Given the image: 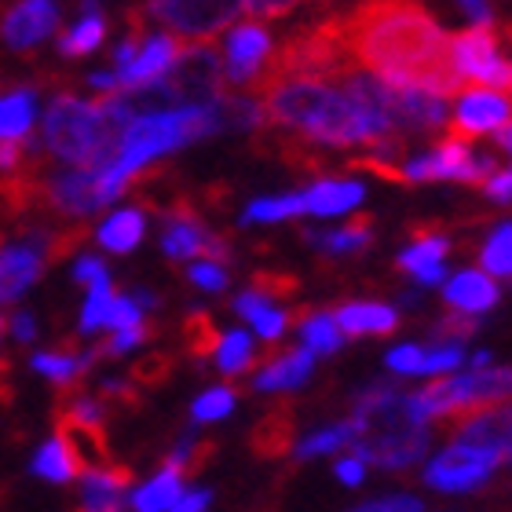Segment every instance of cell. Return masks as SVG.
I'll return each instance as SVG.
<instances>
[{"mask_svg":"<svg viewBox=\"0 0 512 512\" xmlns=\"http://www.w3.org/2000/svg\"><path fill=\"white\" fill-rule=\"evenodd\" d=\"M337 41L355 70L392 88H417L447 99L461 92L450 37L421 0H363L333 19Z\"/></svg>","mask_w":512,"mask_h":512,"instance_id":"6da1fadb","label":"cell"},{"mask_svg":"<svg viewBox=\"0 0 512 512\" xmlns=\"http://www.w3.org/2000/svg\"><path fill=\"white\" fill-rule=\"evenodd\" d=\"M264 118L275 125L297 128L308 139L330 147H399L395 125L377 103V81L363 70H352L333 81L319 77H289V81H260Z\"/></svg>","mask_w":512,"mask_h":512,"instance_id":"7a4b0ae2","label":"cell"},{"mask_svg":"<svg viewBox=\"0 0 512 512\" xmlns=\"http://www.w3.org/2000/svg\"><path fill=\"white\" fill-rule=\"evenodd\" d=\"M118 132H110L96 103L77 96H55L44 114V147L74 169H107L118 150Z\"/></svg>","mask_w":512,"mask_h":512,"instance_id":"3957f363","label":"cell"},{"mask_svg":"<svg viewBox=\"0 0 512 512\" xmlns=\"http://www.w3.org/2000/svg\"><path fill=\"white\" fill-rule=\"evenodd\" d=\"M512 403V366H487V370H458L439 377L421 392H410V406L421 425L443 417H465L487 406Z\"/></svg>","mask_w":512,"mask_h":512,"instance_id":"277c9868","label":"cell"},{"mask_svg":"<svg viewBox=\"0 0 512 512\" xmlns=\"http://www.w3.org/2000/svg\"><path fill=\"white\" fill-rule=\"evenodd\" d=\"M74 242L77 235H52V231H26L15 242H4L0 246V304H15L26 297L44 275V267Z\"/></svg>","mask_w":512,"mask_h":512,"instance_id":"5b68a950","label":"cell"},{"mask_svg":"<svg viewBox=\"0 0 512 512\" xmlns=\"http://www.w3.org/2000/svg\"><path fill=\"white\" fill-rule=\"evenodd\" d=\"M502 465H505V458H498L491 450H480V447H469V443H454V439H450L447 447L436 450L432 458H425L421 480L439 494H472V491H480V487H487Z\"/></svg>","mask_w":512,"mask_h":512,"instance_id":"8992f818","label":"cell"},{"mask_svg":"<svg viewBox=\"0 0 512 512\" xmlns=\"http://www.w3.org/2000/svg\"><path fill=\"white\" fill-rule=\"evenodd\" d=\"M147 11L169 26L172 37L209 44L242 15V0H147Z\"/></svg>","mask_w":512,"mask_h":512,"instance_id":"52a82bcc","label":"cell"},{"mask_svg":"<svg viewBox=\"0 0 512 512\" xmlns=\"http://www.w3.org/2000/svg\"><path fill=\"white\" fill-rule=\"evenodd\" d=\"M494 158L472 154L469 143L461 139H443L432 154L410 161L399 169V183H425V180H465V183H487L494 176Z\"/></svg>","mask_w":512,"mask_h":512,"instance_id":"ba28073f","label":"cell"},{"mask_svg":"<svg viewBox=\"0 0 512 512\" xmlns=\"http://www.w3.org/2000/svg\"><path fill=\"white\" fill-rule=\"evenodd\" d=\"M450 52H454V66H458L461 81H480V85L502 88L512 81V66L505 63V55L498 52V33L494 26H472V30L450 37Z\"/></svg>","mask_w":512,"mask_h":512,"instance_id":"9c48e42d","label":"cell"},{"mask_svg":"<svg viewBox=\"0 0 512 512\" xmlns=\"http://www.w3.org/2000/svg\"><path fill=\"white\" fill-rule=\"evenodd\" d=\"M33 194H41L59 216L70 220H85V216L107 209L103 194H99V169H66L44 176L41 183L33 180Z\"/></svg>","mask_w":512,"mask_h":512,"instance_id":"30bf717a","label":"cell"},{"mask_svg":"<svg viewBox=\"0 0 512 512\" xmlns=\"http://www.w3.org/2000/svg\"><path fill=\"white\" fill-rule=\"evenodd\" d=\"M377 103L388 114V121L403 132H432L447 121V103L432 92H417V88H392L377 81Z\"/></svg>","mask_w":512,"mask_h":512,"instance_id":"8fae6325","label":"cell"},{"mask_svg":"<svg viewBox=\"0 0 512 512\" xmlns=\"http://www.w3.org/2000/svg\"><path fill=\"white\" fill-rule=\"evenodd\" d=\"M161 249L169 260H224L227 246L216 235L205 231V224L191 209H172L165 216V231H161Z\"/></svg>","mask_w":512,"mask_h":512,"instance_id":"7c38bea8","label":"cell"},{"mask_svg":"<svg viewBox=\"0 0 512 512\" xmlns=\"http://www.w3.org/2000/svg\"><path fill=\"white\" fill-rule=\"evenodd\" d=\"M512 121V103L502 99L491 88H476L469 96H461L454 121H450V139L472 143L476 136H487L494 128H505Z\"/></svg>","mask_w":512,"mask_h":512,"instance_id":"4fadbf2b","label":"cell"},{"mask_svg":"<svg viewBox=\"0 0 512 512\" xmlns=\"http://www.w3.org/2000/svg\"><path fill=\"white\" fill-rule=\"evenodd\" d=\"M267 59H271V37L264 26L242 22L235 33L227 37V59H224V85H256V77L264 74Z\"/></svg>","mask_w":512,"mask_h":512,"instance_id":"5bb4252c","label":"cell"},{"mask_svg":"<svg viewBox=\"0 0 512 512\" xmlns=\"http://www.w3.org/2000/svg\"><path fill=\"white\" fill-rule=\"evenodd\" d=\"M454 443H469V447L491 450L498 458H505L509 465L512 458V403L487 406V410H476V414H465L454 425Z\"/></svg>","mask_w":512,"mask_h":512,"instance_id":"9a60e30c","label":"cell"},{"mask_svg":"<svg viewBox=\"0 0 512 512\" xmlns=\"http://www.w3.org/2000/svg\"><path fill=\"white\" fill-rule=\"evenodd\" d=\"M59 26V8L55 0H19L15 8H8L4 22H0V37L15 52H30Z\"/></svg>","mask_w":512,"mask_h":512,"instance_id":"2e32d148","label":"cell"},{"mask_svg":"<svg viewBox=\"0 0 512 512\" xmlns=\"http://www.w3.org/2000/svg\"><path fill=\"white\" fill-rule=\"evenodd\" d=\"M187 52V44L180 37H172V33H161V37H150L139 55L132 63L121 70L118 77V88H139V85H154L161 77H169V70L180 63V55Z\"/></svg>","mask_w":512,"mask_h":512,"instance_id":"e0dca14e","label":"cell"},{"mask_svg":"<svg viewBox=\"0 0 512 512\" xmlns=\"http://www.w3.org/2000/svg\"><path fill=\"white\" fill-rule=\"evenodd\" d=\"M128 472L114 465H96L81 472L77 512H125L128 509Z\"/></svg>","mask_w":512,"mask_h":512,"instance_id":"ac0fdd59","label":"cell"},{"mask_svg":"<svg viewBox=\"0 0 512 512\" xmlns=\"http://www.w3.org/2000/svg\"><path fill=\"white\" fill-rule=\"evenodd\" d=\"M498 297H502L498 282L483 271H458L443 282V300H447L450 315H465V319L487 315L498 304Z\"/></svg>","mask_w":512,"mask_h":512,"instance_id":"d6986e66","label":"cell"},{"mask_svg":"<svg viewBox=\"0 0 512 512\" xmlns=\"http://www.w3.org/2000/svg\"><path fill=\"white\" fill-rule=\"evenodd\" d=\"M311 370H315V355L304 352V348H289V352H278L275 359H267L249 384H253V392H264V395H286V392H297L304 384L311 381Z\"/></svg>","mask_w":512,"mask_h":512,"instance_id":"ffe728a7","label":"cell"},{"mask_svg":"<svg viewBox=\"0 0 512 512\" xmlns=\"http://www.w3.org/2000/svg\"><path fill=\"white\" fill-rule=\"evenodd\" d=\"M447 253H450V238L447 235H432V231H417L414 242L399 253L395 264L403 267L406 275L414 278L417 286H439L447 282Z\"/></svg>","mask_w":512,"mask_h":512,"instance_id":"44dd1931","label":"cell"},{"mask_svg":"<svg viewBox=\"0 0 512 512\" xmlns=\"http://www.w3.org/2000/svg\"><path fill=\"white\" fill-rule=\"evenodd\" d=\"M344 337H384L399 326V311L381 300H348L333 311Z\"/></svg>","mask_w":512,"mask_h":512,"instance_id":"7402d4cb","label":"cell"},{"mask_svg":"<svg viewBox=\"0 0 512 512\" xmlns=\"http://www.w3.org/2000/svg\"><path fill=\"white\" fill-rule=\"evenodd\" d=\"M99 359V352H74V348H44V352L30 355V370L37 377H44L55 388H70L81 374L92 370V363Z\"/></svg>","mask_w":512,"mask_h":512,"instance_id":"603a6c76","label":"cell"},{"mask_svg":"<svg viewBox=\"0 0 512 512\" xmlns=\"http://www.w3.org/2000/svg\"><path fill=\"white\" fill-rule=\"evenodd\" d=\"M30 472L37 476V480H44V483H74V480H81V461H77V454H74V447L66 443V436L63 432H55V436H48L41 443V447L33 450V458H30Z\"/></svg>","mask_w":512,"mask_h":512,"instance_id":"cb8c5ba5","label":"cell"},{"mask_svg":"<svg viewBox=\"0 0 512 512\" xmlns=\"http://www.w3.org/2000/svg\"><path fill=\"white\" fill-rule=\"evenodd\" d=\"M363 436V425L355 417H344V421H333L326 428H315L304 439L293 443V458L311 461V458H326V454H348V450L359 443Z\"/></svg>","mask_w":512,"mask_h":512,"instance_id":"d4e9b609","label":"cell"},{"mask_svg":"<svg viewBox=\"0 0 512 512\" xmlns=\"http://www.w3.org/2000/svg\"><path fill=\"white\" fill-rule=\"evenodd\" d=\"M363 194H366L363 183L355 180H319L311 183L300 198H304V213L311 216H344L352 213V209H359Z\"/></svg>","mask_w":512,"mask_h":512,"instance_id":"484cf974","label":"cell"},{"mask_svg":"<svg viewBox=\"0 0 512 512\" xmlns=\"http://www.w3.org/2000/svg\"><path fill=\"white\" fill-rule=\"evenodd\" d=\"M183 491H187L183 472L165 469V465H161L150 480H143L139 487H132V491H128V509H132V512H169L172 505L180 502Z\"/></svg>","mask_w":512,"mask_h":512,"instance_id":"4316f807","label":"cell"},{"mask_svg":"<svg viewBox=\"0 0 512 512\" xmlns=\"http://www.w3.org/2000/svg\"><path fill=\"white\" fill-rule=\"evenodd\" d=\"M147 235V213L143 209H118L110 213L96 231V242L107 253H132Z\"/></svg>","mask_w":512,"mask_h":512,"instance_id":"83f0119b","label":"cell"},{"mask_svg":"<svg viewBox=\"0 0 512 512\" xmlns=\"http://www.w3.org/2000/svg\"><path fill=\"white\" fill-rule=\"evenodd\" d=\"M213 363L224 377H242L256 363V341L246 330H220V341L213 348Z\"/></svg>","mask_w":512,"mask_h":512,"instance_id":"f1b7e54d","label":"cell"},{"mask_svg":"<svg viewBox=\"0 0 512 512\" xmlns=\"http://www.w3.org/2000/svg\"><path fill=\"white\" fill-rule=\"evenodd\" d=\"M297 333H300V348L311 352L315 359H319V355L341 352V344H344V333H341V326H337V319H333V311H308V315L300 319Z\"/></svg>","mask_w":512,"mask_h":512,"instance_id":"f546056e","label":"cell"},{"mask_svg":"<svg viewBox=\"0 0 512 512\" xmlns=\"http://www.w3.org/2000/svg\"><path fill=\"white\" fill-rule=\"evenodd\" d=\"M370 238H374V224H370L366 216H359V220L337 227V231L308 235V242L315 249H322V253H330V256H348V253H359V249L370 246Z\"/></svg>","mask_w":512,"mask_h":512,"instance_id":"4dcf8cb0","label":"cell"},{"mask_svg":"<svg viewBox=\"0 0 512 512\" xmlns=\"http://www.w3.org/2000/svg\"><path fill=\"white\" fill-rule=\"evenodd\" d=\"M33 125V92L19 88L0 99V143H22Z\"/></svg>","mask_w":512,"mask_h":512,"instance_id":"1f68e13d","label":"cell"},{"mask_svg":"<svg viewBox=\"0 0 512 512\" xmlns=\"http://www.w3.org/2000/svg\"><path fill=\"white\" fill-rule=\"evenodd\" d=\"M235 410H238L235 388L231 384H213V388H205L191 403V421L194 425H216V421H227Z\"/></svg>","mask_w":512,"mask_h":512,"instance_id":"d6a6232c","label":"cell"},{"mask_svg":"<svg viewBox=\"0 0 512 512\" xmlns=\"http://www.w3.org/2000/svg\"><path fill=\"white\" fill-rule=\"evenodd\" d=\"M114 297H118V289L110 286V278L88 289L85 304H81V315H77V333H81V337H96V333L107 330L110 304H114Z\"/></svg>","mask_w":512,"mask_h":512,"instance_id":"836d02e7","label":"cell"},{"mask_svg":"<svg viewBox=\"0 0 512 512\" xmlns=\"http://www.w3.org/2000/svg\"><path fill=\"white\" fill-rule=\"evenodd\" d=\"M293 216H304V198L300 194H275V198L249 202L242 224H278V220H293Z\"/></svg>","mask_w":512,"mask_h":512,"instance_id":"e575fe53","label":"cell"},{"mask_svg":"<svg viewBox=\"0 0 512 512\" xmlns=\"http://www.w3.org/2000/svg\"><path fill=\"white\" fill-rule=\"evenodd\" d=\"M483 275L491 278H512V224H498L494 235L480 249Z\"/></svg>","mask_w":512,"mask_h":512,"instance_id":"d590c367","label":"cell"},{"mask_svg":"<svg viewBox=\"0 0 512 512\" xmlns=\"http://www.w3.org/2000/svg\"><path fill=\"white\" fill-rule=\"evenodd\" d=\"M103 37H107V22H103V15H85L74 30L59 37V52L77 59V55L96 52L99 44H103Z\"/></svg>","mask_w":512,"mask_h":512,"instance_id":"8d00e7d4","label":"cell"},{"mask_svg":"<svg viewBox=\"0 0 512 512\" xmlns=\"http://www.w3.org/2000/svg\"><path fill=\"white\" fill-rule=\"evenodd\" d=\"M107 421V406L99 395H88V392H77L66 399L63 406V425H77V428H103Z\"/></svg>","mask_w":512,"mask_h":512,"instance_id":"74e56055","label":"cell"},{"mask_svg":"<svg viewBox=\"0 0 512 512\" xmlns=\"http://www.w3.org/2000/svg\"><path fill=\"white\" fill-rule=\"evenodd\" d=\"M249 326H253L256 337H264V341H282L289 330V311L282 308V304H267V308H260L249 319Z\"/></svg>","mask_w":512,"mask_h":512,"instance_id":"f35d334b","label":"cell"},{"mask_svg":"<svg viewBox=\"0 0 512 512\" xmlns=\"http://www.w3.org/2000/svg\"><path fill=\"white\" fill-rule=\"evenodd\" d=\"M143 315H147V311L132 300V293H118V297H114V304H110L107 330L118 333V330H136V326H147V322H143Z\"/></svg>","mask_w":512,"mask_h":512,"instance_id":"ab89813d","label":"cell"},{"mask_svg":"<svg viewBox=\"0 0 512 512\" xmlns=\"http://www.w3.org/2000/svg\"><path fill=\"white\" fill-rule=\"evenodd\" d=\"M147 337H150L147 326H136V330H118V333H110V337L99 344L96 352L99 355H110V359H121V355L136 352L139 344H147Z\"/></svg>","mask_w":512,"mask_h":512,"instance_id":"60d3db41","label":"cell"},{"mask_svg":"<svg viewBox=\"0 0 512 512\" xmlns=\"http://www.w3.org/2000/svg\"><path fill=\"white\" fill-rule=\"evenodd\" d=\"M352 512H425V502L417 494H381V498H370V502L355 505Z\"/></svg>","mask_w":512,"mask_h":512,"instance_id":"b9f144b4","label":"cell"},{"mask_svg":"<svg viewBox=\"0 0 512 512\" xmlns=\"http://www.w3.org/2000/svg\"><path fill=\"white\" fill-rule=\"evenodd\" d=\"M191 282L198 289H205V293H220V289H227V267L224 264H216V260H194L191 264Z\"/></svg>","mask_w":512,"mask_h":512,"instance_id":"7bdbcfd3","label":"cell"},{"mask_svg":"<svg viewBox=\"0 0 512 512\" xmlns=\"http://www.w3.org/2000/svg\"><path fill=\"white\" fill-rule=\"evenodd\" d=\"M202 450H205V443H198L194 436H183V439H176V447L169 450V458H165V469H176V472H187L198 465V458H202Z\"/></svg>","mask_w":512,"mask_h":512,"instance_id":"ee69618b","label":"cell"},{"mask_svg":"<svg viewBox=\"0 0 512 512\" xmlns=\"http://www.w3.org/2000/svg\"><path fill=\"white\" fill-rule=\"evenodd\" d=\"M187 333H191V348L198 355H213L216 341H220V330H213V322L209 315H191L187 322Z\"/></svg>","mask_w":512,"mask_h":512,"instance_id":"f6af8a7d","label":"cell"},{"mask_svg":"<svg viewBox=\"0 0 512 512\" xmlns=\"http://www.w3.org/2000/svg\"><path fill=\"white\" fill-rule=\"evenodd\" d=\"M366 472H370V465H366L359 454H352V450L333 461V476H337V483H344V487H363Z\"/></svg>","mask_w":512,"mask_h":512,"instance_id":"bcb514c9","label":"cell"},{"mask_svg":"<svg viewBox=\"0 0 512 512\" xmlns=\"http://www.w3.org/2000/svg\"><path fill=\"white\" fill-rule=\"evenodd\" d=\"M107 264L99 260V256H77L74 260V282H81V286H99V282H107Z\"/></svg>","mask_w":512,"mask_h":512,"instance_id":"7dc6e473","label":"cell"},{"mask_svg":"<svg viewBox=\"0 0 512 512\" xmlns=\"http://www.w3.org/2000/svg\"><path fill=\"white\" fill-rule=\"evenodd\" d=\"M242 8H249L253 19H282L286 11L297 8V0H242Z\"/></svg>","mask_w":512,"mask_h":512,"instance_id":"c3c4849f","label":"cell"},{"mask_svg":"<svg viewBox=\"0 0 512 512\" xmlns=\"http://www.w3.org/2000/svg\"><path fill=\"white\" fill-rule=\"evenodd\" d=\"M483 191H487V198L498 205H509L512 202V169H498L491 176V180L483 183Z\"/></svg>","mask_w":512,"mask_h":512,"instance_id":"681fc988","label":"cell"},{"mask_svg":"<svg viewBox=\"0 0 512 512\" xmlns=\"http://www.w3.org/2000/svg\"><path fill=\"white\" fill-rule=\"evenodd\" d=\"M213 505V491L209 487H194V491H183L180 502L172 505L169 512H209Z\"/></svg>","mask_w":512,"mask_h":512,"instance_id":"f907efd6","label":"cell"},{"mask_svg":"<svg viewBox=\"0 0 512 512\" xmlns=\"http://www.w3.org/2000/svg\"><path fill=\"white\" fill-rule=\"evenodd\" d=\"M8 333L19 344H30L33 337H37V319H33L30 311H15V315L8 319Z\"/></svg>","mask_w":512,"mask_h":512,"instance_id":"816d5d0a","label":"cell"},{"mask_svg":"<svg viewBox=\"0 0 512 512\" xmlns=\"http://www.w3.org/2000/svg\"><path fill=\"white\" fill-rule=\"evenodd\" d=\"M465 8H469V15H472V22L476 26H487L491 22V11H487V0H461Z\"/></svg>","mask_w":512,"mask_h":512,"instance_id":"f5cc1de1","label":"cell"},{"mask_svg":"<svg viewBox=\"0 0 512 512\" xmlns=\"http://www.w3.org/2000/svg\"><path fill=\"white\" fill-rule=\"evenodd\" d=\"M465 363H469V370H487V366H494V355L487 352V348H480V352H472Z\"/></svg>","mask_w":512,"mask_h":512,"instance_id":"db71d44e","label":"cell"},{"mask_svg":"<svg viewBox=\"0 0 512 512\" xmlns=\"http://www.w3.org/2000/svg\"><path fill=\"white\" fill-rule=\"evenodd\" d=\"M107 395H125L128 392V381H121V377H103V384H99Z\"/></svg>","mask_w":512,"mask_h":512,"instance_id":"11a10c76","label":"cell"},{"mask_svg":"<svg viewBox=\"0 0 512 512\" xmlns=\"http://www.w3.org/2000/svg\"><path fill=\"white\" fill-rule=\"evenodd\" d=\"M498 147L509 150V154H512V121L505 128H498Z\"/></svg>","mask_w":512,"mask_h":512,"instance_id":"9f6ffc18","label":"cell"},{"mask_svg":"<svg viewBox=\"0 0 512 512\" xmlns=\"http://www.w3.org/2000/svg\"><path fill=\"white\" fill-rule=\"evenodd\" d=\"M77 4H81L85 15H99V0H77Z\"/></svg>","mask_w":512,"mask_h":512,"instance_id":"6f0895ef","label":"cell"},{"mask_svg":"<svg viewBox=\"0 0 512 512\" xmlns=\"http://www.w3.org/2000/svg\"><path fill=\"white\" fill-rule=\"evenodd\" d=\"M4 333H8V322H4V315H0V344H4Z\"/></svg>","mask_w":512,"mask_h":512,"instance_id":"680465c9","label":"cell"},{"mask_svg":"<svg viewBox=\"0 0 512 512\" xmlns=\"http://www.w3.org/2000/svg\"><path fill=\"white\" fill-rule=\"evenodd\" d=\"M509 88H512V81H509Z\"/></svg>","mask_w":512,"mask_h":512,"instance_id":"91938a15","label":"cell"},{"mask_svg":"<svg viewBox=\"0 0 512 512\" xmlns=\"http://www.w3.org/2000/svg\"><path fill=\"white\" fill-rule=\"evenodd\" d=\"M509 465H512V458H509Z\"/></svg>","mask_w":512,"mask_h":512,"instance_id":"94428289","label":"cell"}]
</instances>
